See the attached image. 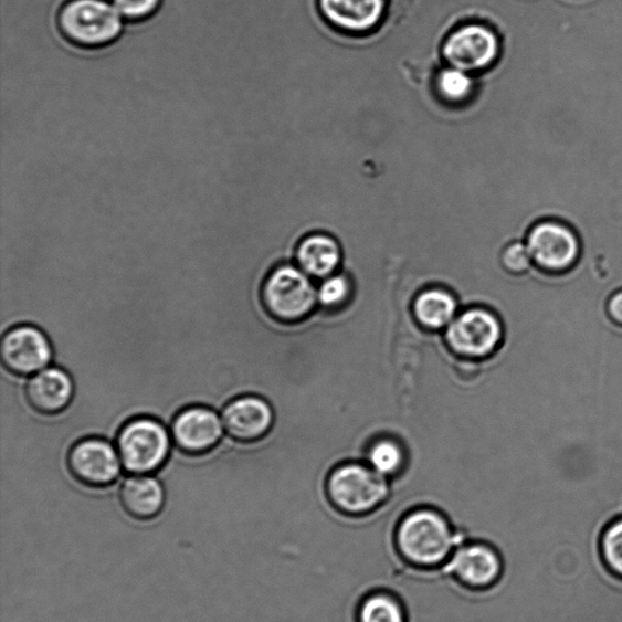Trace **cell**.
<instances>
[{
    "label": "cell",
    "instance_id": "6da1fadb",
    "mask_svg": "<svg viewBox=\"0 0 622 622\" xmlns=\"http://www.w3.org/2000/svg\"><path fill=\"white\" fill-rule=\"evenodd\" d=\"M468 536L433 506L408 509L397 520L393 542L397 556L407 567L420 571L442 570Z\"/></svg>",
    "mask_w": 622,
    "mask_h": 622
},
{
    "label": "cell",
    "instance_id": "7a4b0ae2",
    "mask_svg": "<svg viewBox=\"0 0 622 622\" xmlns=\"http://www.w3.org/2000/svg\"><path fill=\"white\" fill-rule=\"evenodd\" d=\"M326 494L338 514L365 518L377 514L390 502L392 482L366 462H347L329 473Z\"/></svg>",
    "mask_w": 622,
    "mask_h": 622
},
{
    "label": "cell",
    "instance_id": "3957f363",
    "mask_svg": "<svg viewBox=\"0 0 622 622\" xmlns=\"http://www.w3.org/2000/svg\"><path fill=\"white\" fill-rule=\"evenodd\" d=\"M261 303L274 320L298 324L319 308L316 282L296 264L278 265L264 280Z\"/></svg>",
    "mask_w": 622,
    "mask_h": 622
},
{
    "label": "cell",
    "instance_id": "277c9868",
    "mask_svg": "<svg viewBox=\"0 0 622 622\" xmlns=\"http://www.w3.org/2000/svg\"><path fill=\"white\" fill-rule=\"evenodd\" d=\"M57 27L72 44L96 49L118 40L124 18L106 0H67L59 11Z\"/></svg>",
    "mask_w": 622,
    "mask_h": 622
},
{
    "label": "cell",
    "instance_id": "5b68a950",
    "mask_svg": "<svg viewBox=\"0 0 622 622\" xmlns=\"http://www.w3.org/2000/svg\"><path fill=\"white\" fill-rule=\"evenodd\" d=\"M446 344L457 357L486 360L504 349L506 328L502 317L485 307L461 309L444 331Z\"/></svg>",
    "mask_w": 622,
    "mask_h": 622
},
{
    "label": "cell",
    "instance_id": "8992f818",
    "mask_svg": "<svg viewBox=\"0 0 622 622\" xmlns=\"http://www.w3.org/2000/svg\"><path fill=\"white\" fill-rule=\"evenodd\" d=\"M122 466L131 474H151L160 470L169 455L170 435L166 426L151 418L129 421L117 434Z\"/></svg>",
    "mask_w": 622,
    "mask_h": 622
},
{
    "label": "cell",
    "instance_id": "52a82bcc",
    "mask_svg": "<svg viewBox=\"0 0 622 622\" xmlns=\"http://www.w3.org/2000/svg\"><path fill=\"white\" fill-rule=\"evenodd\" d=\"M462 588L472 592L491 590L505 571L503 555L485 540H466L443 568Z\"/></svg>",
    "mask_w": 622,
    "mask_h": 622
},
{
    "label": "cell",
    "instance_id": "ba28073f",
    "mask_svg": "<svg viewBox=\"0 0 622 622\" xmlns=\"http://www.w3.org/2000/svg\"><path fill=\"white\" fill-rule=\"evenodd\" d=\"M499 49L502 44L493 29L483 23H468L447 35L443 55L449 66L473 75L493 66Z\"/></svg>",
    "mask_w": 622,
    "mask_h": 622
},
{
    "label": "cell",
    "instance_id": "9c48e42d",
    "mask_svg": "<svg viewBox=\"0 0 622 622\" xmlns=\"http://www.w3.org/2000/svg\"><path fill=\"white\" fill-rule=\"evenodd\" d=\"M534 264L547 272H565L577 263L581 241L570 226L556 221L535 224L526 238Z\"/></svg>",
    "mask_w": 622,
    "mask_h": 622
},
{
    "label": "cell",
    "instance_id": "30bf717a",
    "mask_svg": "<svg viewBox=\"0 0 622 622\" xmlns=\"http://www.w3.org/2000/svg\"><path fill=\"white\" fill-rule=\"evenodd\" d=\"M67 466L73 478L95 489L113 485L124 467L117 447L101 437L83 439L73 445Z\"/></svg>",
    "mask_w": 622,
    "mask_h": 622
},
{
    "label": "cell",
    "instance_id": "8fae6325",
    "mask_svg": "<svg viewBox=\"0 0 622 622\" xmlns=\"http://www.w3.org/2000/svg\"><path fill=\"white\" fill-rule=\"evenodd\" d=\"M6 369L17 376H33L48 368L53 348L39 327L20 325L8 329L0 346Z\"/></svg>",
    "mask_w": 622,
    "mask_h": 622
},
{
    "label": "cell",
    "instance_id": "7c38bea8",
    "mask_svg": "<svg viewBox=\"0 0 622 622\" xmlns=\"http://www.w3.org/2000/svg\"><path fill=\"white\" fill-rule=\"evenodd\" d=\"M275 410L262 396L245 394L228 402L222 412L226 434L243 444L263 441L275 424Z\"/></svg>",
    "mask_w": 622,
    "mask_h": 622
},
{
    "label": "cell",
    "instance_id": "4fadbf2b",
    "mask_svg": "<svg viewBox=\"0 0 622 622\" xmlns=\"http://www.w3.org/2000/svg\"><path fill=\"white\" fill-rule=\"evenodd\" d=\"M223 430V421L215 411L198 405L176 414L170 435L181 453L203 455L221 442Z\"/></svg>",
    "mask_w": 622,
    "mask_h": 622
},
{
    "label": "cell",
    "instance_id": "5bb4252c",
    "mask_svg": "<svg viewBox=\"0 0 622 622\" xmlns=\"http://www.w3.org/2000/svg\"><path fill=\"white\" fill-rule=\"evenodd\" d=\"M344 260L340 241L324 231L303 238L296 250V265L316 283L340 272Z\"/></svg>",
    "mask_w": 622,
    "mask_h": 622
},
{
    "label": "cell",
    "instance_id": "9a60e30c",
    "mask_svg": "<svg viewBox=\"0 0 622 622\" xmlns=\"http://www.w3.org/2000/svg\"><path fill=\"white\" fill-rule=\"evenodd\" d=\"M324 18L352 34L372 31L383 19L386 0H320Z\"/></svg>",
    "mask_w": 622,
    "mask_h": 622
},
{
    "label": "cell",
    "instance_id": "2e32d148",
    "mask_svg": "<svg viewBox=\"0 0 622 622\" xmlns=\"http://www.w3.org/2000/svg\"><path fill=\"white\" fill-rule=\"evenodd\" d=\"M75 386L71 376L60 368H48L33 375L27 386V398L33 410L42 414L63 412L72 401Z\"/></svg>",
    "mask_w": 622,
    "mask_h": 622
},
{
    "label": "cell",
    "instance_id": "e0dca14e",
    "mask_svg": "<svg viewBox=\"0 0 622 622\" xmlns=\"http://www.w3.org/2000/svg\"><path fill=\"white\" fill-rule=\"evenodd\" d=\"M119 502L128 516L149 521L160 516L165 508V487L149 474H134L122 483Z\"/></svg>",
    "mask_w": 622,
    "mask_h": 622
},
{
    "label": "cell",
    "instance_id": "ac0fdd59",
    "mask_svg": "<svg viewBox=\"0 0 622 622\" xmlns=\"http://www.w3.org/2000/svg\"><path fill=\"white\" fill-rule=\"evenodd\" d=\"M413 315L426 331L444 333L461 312L453 292L444 287L425 288L413 302Z\"/></svg>",
    "mask_w": 622,
    "mask_h": 622
},
{
    "label": "cell",
    "instance_id": "d6986e66",
    "mask_svg": "<svg viewBox=\"0 0 622 622\" xmlns=\"http://www.w3.org/2000/svg\"><path fill=\"white\" fill-rule=\"evenodd\" d=\"M357 622H409L408 609L400 597L387 589L366 592L357 607Z\"/></svg>",
    "mask_w": 622,
    "mask_h": 622
},
{
    "label": "cell",
    "instance_id": "ffe728a7",
    "mask_svg": "<svg viewBox=\"0 0 622 622\" xmlns=\"http://www.w3.org/2000/svg\"><path fill=\"white\" fill-rule=\"evenodd\" d=\"M365 462L382 477L393 482L404 475L409 456L404 445L397 439L382 436L369 446Z\"/></svg>",
    "mask_w": 622,
    "mask_h": 622
},
{
    "label": "cell",
    "instance_id": "44dd1931",
    "mask_svg": "<svg viewBox=\"0 0 622 622\" xmlns=\"http://www.w3.org/2000/svg\"><path fill=\"white\" fill-rule=\"evenodd\" d=\"M352 278L344 271L328 276L317 285V301L319 307L326 310L345 309L354 299Z\"/></svg>",
    "mask_w": 622,
    "mask_h": 622
},
{
    "label": "cell",
    "instance_id": "7402d4cb",
    "mask_svg": "<svg viewBox=\"0 0 622 622\" xmlns=\"http://www.w3.org/2000/svg\"><path fill=\"white\" fill-rule=\"evenodd\" d=\"M435 91L441 99L446 103H465L474 91L472 73L447 66L437 72Z\"/></svg>",
    "mask_w": 622,
    "mask_h": 622
},
{
    "label": "cell",
    "instance_id": "603a6c76",
    "mask_svg": "<svg viewBox=\"0 0 622 622\" xmlns=\"http://www.w3.org/2000/svg\"><path fill=\"white\" fill-rule=\"evenodd\" d=\"M600 552L605 568L622 580V515L609 521L603 529Z\"/></svg>",
    "mask_w": 622,
    "mask_h": 622
},
{
    "label": "cell",
    "instance_id": "cb8c5ba5",
    "mask_svg": "<svg viewBox=\"0 0 622 622\" xmlns=\"http://www.w3.org/2000/svg\"><path fill=\"white\" fill-rule=\"evenodd\" d=\"M504 271L512 276L527 274L534 264L526 241L515 240L507 243L499 254Z\"/></svg>",
    "mask_w": 622,
    "mask_h": 622
},
{
    "label": "cell",
    "instance_id": "d4e9b609",
    "mask_svg": "<svg viewBox=\"0 0 622 622\" xmlns=\"http://www.w3.org/2000/svg\"><path fill=\"white\" fill-rule=\"evenodd\" d=\"M119 15L131 22L148 20L162 6V0H114Z\"/></svg>",
    "mask_w": 622,
    "mask_h": 622
},
{
    "label": "cell",
    "instance_id": "484cf974",
    "mask_svg": "<svg viewBox=\"0 0 622 622\" xmlns=\"http://www.w3.org/2000/svg\"><path fill=\"white\" fill-rule=\"evenodd\" d=\"M608 313L616 324L622 325V291L609 299Z\"/></svg>",
    "mask_w": 622,
    "mask_h": 622
}]
</instances>
